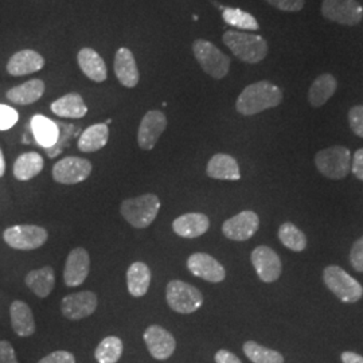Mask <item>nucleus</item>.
Returning <instances> with one entry per match:
<instances>
[{
	"label": "nucleus",
	"instance_id": "1",
	"mask_svg": "<svg viewBox=\"0 0 363 363\" xmlns=\"http://www.w3.org/2000/svg\"><path fill=\"white\" fill-rule=\"evenodd\" d=\"M283 101V91L269 81H259L247 85L237 99L235 109L244 116H253L267 109L276 108Z\"/></svg>",
	"mask_w": 363,
	"mask_h": 363
},
{
	"label": "nucleus",
	"instance_id": "2",
	"mask_svg": "<svg viewBox=\"0 0 363 363\" xmlns=\"http://www.w3.org/2000/svg\"><path fill=\"white\" fill-rule=\"evenodd\" d=\"M223 43L240 61L245 64H259L268 54L267 40L256 35L241 31H226L222 37Z\"/></svg>",
	"mask_w": 363,
	"mask_h": 363
},
{
	"label": "nucleus",
	"instance_id": "3",
	"mask_svg": "<svg viewBox=\"0 0 363 363\" xmlns=\"http://www.w3.org/2000/svg\"><path fill=\"white\" fill-rule=\"evenodd\" d=\"M160 201L155 194H144L121 202L120 213L136 229L148 228L159 213Z\"/></svg>",
	"mask_w": 363,
	"mask_h": 363
},
{
	"label": "nucleus",
	"instance_id": "4",
	"mask_svg": "<svg viewBox=\"0 0 363 363\" xmlns=\"http://www.w3.org/2000/svg\"><path fill=\"white\" fill-rule=\"evenodd\" d=\"M193 52L198 64L205 73L216 79L226 77L230 70V58L206 39H196L193 43Z\"/></svg>",
	"mask_w": 363,
	"mask_h": 363
},
{
	"label": "nucleus",
	"instance_id": "5",
	"mask_svg": "<svg viewBox=\"0 0 363 363\" xmlns=\"http://www.w3.org/2000/svg\"><path fill=\"white\" fill-rule=\"evenodd\" d=\"M318 171L330 179H343L351 171V152L343 145H334L315 156Z\"/></svg>",
	"mask_w": 363,
	"mask_h": 363
},
{
	"label": "nucleus",
	"instance_id": "6",
	"mask_svg": "<svg viewBox=\"0 0 363 363\" xmlns=\"http://www.w3.org/2000/svg\"><path fill=\"white\" fill-rule=\"evenodd\" d=\"M325 284L340 301L357 303L363 296V286L352 276L337 265H330L323 271Z\"/></svg>",
	"mask_w": 363,
	"mask_h": 363
},
{
	"label": "nucleus",
	"instance_id": "7",
	"mask_svg": "<svg viewBox=\"0 0 363 363\" xmlns=\"http://www.w3.org/2000/svg\"><path fill=\"white\" fill-rule=\"evenodd\" d=\"M166 298L172 311L183 315L198 311L203 304L202 292L194 286L181 280L169 281L166 289Z\"/></svg>",
	"mask_w": 363,
	"mask_h": 363
},
{
	"label": "nucleus",
	"instance_id": "8",
	"mask_svg": "<svg viewBox=\"0 0 363 363\" xmlns=\"http://www.w3.org/2000/svg\"><path fill=\"white\" fill-rule=\"evenodd\" d=\"M46 229L35 225H16L4 230L3 238L9 247L16 250H34L48 241Z\"/></svg>",
	"mask_w": 363,
	"mask_h": 363
},
{
	"label": "nucleus",
	"instance_id": "9",
	"mask_svg": "<svg viewBox=\"0 0 363 363\" xmlns=\"http://www.w3.org/2000/svg\"><path fill=\"white\" fill-rule=\"evenodd\" d=\"M322 13L327 21L357 26L363 19V7L357 0H323Z\"/></svg>",
	"mask_w": 363,
	"mask_h": 363
},
{
	"label": "nucleus",
	"instance_id": "10",
	"mask_svg": "<svg viewBox=\"0 0 363 363\" xmlns=\"http://www.w3.org/2000/svg\"><path fill=\"white\" fill-rule=\"evenodd\" d=\"M91 169L93 166L88 159L67 156L54 164L52 179L61 184H77L89 178Z\"/></svg>",
	"mask_w": 363,
	"mask_h": 363
},
{
	"label": "nucleus",
	"instance_id": "11",
	"mask_svg": "<svg viewBox=\"0 0 363 363\" xmlns=\"http://www.w3.org/2000/svg\"><path fill=\"white\" fill-rule=\"evenodd\" d=\"M250 261L253 264V268L261 281L264 283H273L277 281L281 276L283 265L279 255L273 250L272 247L261 245L257 247L250 255Z\"/></svg>",
	"mask_w": 363,
	"mask_h": 363
},
{
	"label": "nucleus",
	"instance_id": "12",
	"mask_svg": "<svg viewBox=\"0 0 363 363\" xmlns=\"http://www.w3.org/2000/svg\"><path fill=\"white\" fill-rule=\"evenodd\" d=\"M259 218L255 211L245 210L222 225V233L232 241H247L259 230Z\"/></svg>",
	"mask_w": 363,
	"mask_h": 363
},
{
	"label": "nucleus",
	"instance_id": "13",
	"mask_svg": "<svg viewBox=\"0 0 363 363\" xmlns=\"http://www.w3.org/2000/svg\"><path fill=\"white\" fill-rule=\"evenodd\" d=\"M166 128H167V117L163 112L160 111L147 112L138 132L139 147L144 151H151Z\"/></svg>",
	"mask_w": 363,
	"mask_h": 363
},
{
	"label": "nucleus",
	"instance_id": "14",
	"mask_svg": "<svg viewBox=\"0 0 363 363\" xmlns=\"http://www.w3.org/2000/svg\"><path fill=\"white\" fill-rule=\"evenodd\" d=\"M144 342L152 358L157 361H166L174 354L177 342L172 334L160 325H150L144 333Z\"/></svg>",
	"mask_w": 363,
	"mask_h": 363
},
{
	"label": "nucleus",
	"instance_id": "15",
	"mask_svg": "<svg viewBox=\"0 0 363 363\" xmlns=\"http://www.w3.org/2000/svg\"><path fill=\"white\" fill-rule=\"evenodd\" d=\"M97 308V296L91 291L67 295L61 301V311L66 319L81 320L91 316Z\"/></svg>",
	"mask_w": 363,
	"mask_h": 363
},
{
	"label": "nucleus",
	"instance_id": "16",
	"mask_svg": "<svg viewBox=\"0 0 363 363\" xmlns=\"http://www.w3.org/2000/svg\"><path fill=\"white\" fill-rule=\"evenodd\" d=\"M187 268L196 277L208 283H220L226 277V271L218 259L208 253H194L187 259Z\"/></svg>",
	"mask_w": 363,
	"mask_h": 363
},
{
	"label": "nucleus",
	"instance_id": "17",
	"mask_svg": "<svg viewBox=\"0 0 363 363\" xmlns=\"http://www.w3.org/2000/svg\"><path fill=\"white\" fill-rule=\"evenodd\" d=\"M91 271V256L86 249L76 247L66 259L64 281L67 286H81Z\"/></svg>",
	"mask_w": 363,
	"mask_h": 363
},
{
	"label": "nucleus",
	"instance_id": "18",
	"mask_svg": "<svg viewBox=\"0 0 363 363\" xmlns=\"http://www.w3.org/2000/svg\"><path fill=\"white\" fill-rule=\"evenodd\" d=\"M115 73L118 82L125 88H135L139 84V69L130 49L121 48L117 50L115 55Z\"/></svg>",
	"mask_w": 363,
	"mask_h": 363
},
{
	"label": "nucleus",
	"instance_id": "19",
	"mask_svg": "<svg viewBox=\"0 0 363 363\" xmlns=\"http://www.w3.org/2000/svg\"><path fill=\"white\" fill-rule=\"evenodd\" d=\"M45 66V60L39 52L34 50H21L15 52L7 64L9 74L21 77L37 73Z\"/></svg>",
	"mask_w": 363,
	"mask_h": 363
},
{
	"label": "nucleus",
	"instance_id": "20",
	"mask_svg": "<svg viewBox=\"0 0 363 363\" xmlns=\"http://www.w3.org/2000/svg\"><path fill=\"white\" fill-rule=\"evenodd\" d=\"M210 228L208 216L202 213H189L172 222V230L183 238H196L206 233Z\"/></svg>",
	"mask_w": 363,
	"mask_h": 363
},
{
	"label": "nucleus",
	"instance_id": "21",
	"mask_svg": "<svg viewBox=\"0 0 363 363\" xmlns=\"http://www.w3.org/2000/svg\"><path fill=\"white\" fill-rule=\"evenodd\" d=\"M206 174L213 179L218 181H238L241 172L237 160L228 154H217L208 160Z\"/></svg>",
	"mask_w": 363,
	"mask_h": 363
},
{
	"label": "nucleus",
	"instance_id": "22",
	"mask_svg": "<svg viewBox=\"0 0 363 363\" xmlns=\"http://www.w3.org/2000/svg\"><path fill=\"white\" fill-rule=\"evenodd\" d=\"M78 66L82 73L94 82H104L108 77V70L104 60L100 54L91 48H84L78 52Z\"/></svg>",
	"mask_w": 363,
	"mask_h": 363
},
{
	"label": "nucleus",
	"instance_id": "23",
	"mask_svg": "<svg viewBox=\"0 0 363 363\" xmlns=\"http://www.w3.org/2000/svg\"><path fill=\"white\" fill-rule=\"evenodd\" d=\"M10 318L13 333L18 337H31L35 333V320L31 308L25 301L15 300L10 307Z\"/></svg>",
	"mask_w": 363,
	"mask_h": 363
},
{
	"label": "nucleus",
	"instance_id": "24",
	"mask_svg": "<svg viewBox=\"0 0 363 363\" xmlns=\"http://www.w3.org/2000/svg\"><path fill=\"white\" fill-rule=\"evenodd\" d=\"M52 112L64 118H82L88 113V106L78 93H67L52 104Z\"/></svg>",
	"mask_w": 363,
	"mask_h": 363
},
{
	"label": "nucleus",
	"instance_id": "25",
	"mask_svg": "<svg viewBox=\"0 0 363 363\" xmlns=\"http://www.w3.org/2000/svg\"><path fill=\"white\" fill-rule=\"evenodd\" d=\"M45 93V82L42 79H30L7 91V99L16 105H30L37 103Z\"/></svg>",
	"mask_w": 363,
	"mask_h": 363
},
{
	"label": "nucleus",
	"instance_id": "26",
	"mask_svg": "<svg viewBox=\"0 0 363 363\" xmlns=\"http://www.w3.org/2000/svg\"><path fill=\"white\" fill-rule=\"evenodd\" d=\"M337 88V78L334 77L333 74H330V73L320 74L319 77L315 78L310 91H308L310 104L315 108L323 106L335 94Z\"/></svg>",
	"mask_w": 363,
	"mask_h": 363
},
{
	"label": "nucleus",
	"instance_id": "27",
	"mask_svg": "<svg viewBox=\"0 0 363 363\" xmlns=\"http://www.w3.org/2000/svg\"><path fill=\"white\" fill-rule=\"evenodd\" d=\"M151 271L148 265L144 262H133L127 271V286L130 295L135 298H142L147 292L151 284Z\"/></svg>",
	"mask_w": 363,
	"mask_h": 363
},
{
	"label": "nucleus",
	"instance_id": "28",
	"mask_svg": "<svg viewBox=\"0 0 363 363\" xmlns=\"http://www.w3.org/2000/svg\"><path fill=\"white\" fill-rule=\"evenodd\" d=\"M109 139V128L106 124H94L84 130L78 139L81 152H97L104 148Z\"/></svg>",
	"mask_w": 363,
	"mask_h": 363
},
{
	"label": "nucleus",
	"instance_id": "29",
	"mask_svg": "<svg viewBox=\"0 0 363 363\" xmlns=\"http://www.w3.org/2000/svg\"><path fill=\"white\" fill-rule=\"evenodd\" d=\"M31 130L35 142L45 150L52 147L60 135L58 124L42 115H35L31 118Z\"/></svg>",
	"mask_w": 363,
	"mask_h": 363
},
{
	"label": "nucleus",
	"instance_id": "30",
	"mask_svg": "<svg viewBox=\"0 0 363 363\" xmlns=\"http://www.w3.org/2000/svg\"><path fill=\"white\" fill-rule=\"evenodd\" d=\"M26 286L38 296L48 298L55 286V273L52 267H43L31 271L26 276Z\"/></svg>",
	"mask_w": 363,
	"mask_h": 363
},
{
	"label": "nucleus",
	"instance_id": "31",
	"mask_svg": "<svg viewBox=\"0 0 363 363\" xmlns=\"http://www.w3.org/2000/svg\"><path fill=\"white\" fill-rule=\"evenodd\" d=\"M43 169V157L38 152H26L19 156L13 163V177L21 182L35 178Z\"/></svg>",
	"mask_w": 363,
	"mask_h": 363
},
{
	"label": "nucleus",
	"instance_id": "32",
	"mask_svg": "<svg viewBox=\"0 0 363 363\" xmlns=\"http://www.w3.org/2000/svg\"><path fill=\"white\" fill-rule=\"evenodd\" d=\"M123 340L117 337H106L100 342L94 351V358L99 363H117L123 355Z\"/></svg>",
	"mask_w": 363,
	"mask_h": 363
},
{
	"label": "nucleus",
	"instance_id": "33",
	"mask_svg": "<svg viewBox=\"0 0 363 363\" xmlns=\"http://www.w3.org/2000/svg\"><path fill=\"white\" fill-rule=\"evenodd\" d=\"M279 240L294 252H303L307 247V237L292 222H286L279 229Z\"/></svg>",
	"mask_w": 363,
	"mask_h": 363
},
{
	"label": "nucleus",
	"instance_id": "34",
	"mask_svg": "<svg viewBox=\"0 0 363 363\" xmlns=\"http://www.w3.org/2000/svg\"><path fill=\"white\" fill-rule=\"evenodd\" d=\"M244 352L253 363H284V357L279 351L261 346L253 340L244 345Z\"/></svg>",
	"mask_w": 363,
	"mask_h": 363
},
{
	"label": "nucleus",
	"instance_id": "35",
	"mask_svg": "<svg viewBox=\"0 0 363 363\" xmlns=\"http://www.w3.org/2000/svg\"><path fill=\"white\" fill-rule=\"evenodd\" d=\"M222 18L225 23L230 26L240 28V30H250L256 31L259 30V22L252 13L242 11L240 9H230V7H223L222 9Z\"/></svg>",
	"mask_w": 363,
	"mask_h": 363
},
{
	"label": "nucleus",
	"instance_id": "36",
	"mask_svg": "<svg viewBox=\"0 0 363 363\" xmlns=\"http://www.w3.org/2000/svg\"><path fill=\"white\" fill-rule=\"evenodd\" d=\"M58 128H60V135H58L57 142H55V144H54L52 147L46 150L48 155L50 156V157H55L58 154H61L62 145L66 143V140H67L69 138H72L73 130H74L73 125H67V124H60Z\"/></svg>",
	"mask_w": 363,
	"mask_h": 363
},
{
	"label": "nucleus",
	"instance_id": "37",
	"mask_svg": "<svg viewBox=\"0 0 363 363\" xmlns=\"http://www.w3.org/2000/svg\"><path fill=\"white\" fill-rule=\"evenodd\" d=\"M19 120V113L13 109V106L0 104V130H9Z\"/></svg>",
	"mask_w": 363,
	"mask_h": 363
},
{
	"label": "nucleus",
	"instance_id": "38",
	"mask_svg": "<svg viewBox=\"0 0 363 363\" xmlns=\"http://www.w3.org/2000/svg\"><path fill=\"white\" fill-rule=\"evenodd\" d=\"M349 124L352 132L363 139V105L351 108L349 112Z\"/></svg>",
	"mask_w": 363,
	"mask_h": 363
},
{
	"label": "nucleus",
	"instance_id": "39",
	"mask_svg": "<svg viewBox=\"0 0 363 363\" xmlns=\"http://www.w3.org/2000/svg\"><path fill=\"white\" fill-rule=\"evenodd\" d=\"M274 9L286 13H298L304 7V0H265Z\"/></svg>",
	"mask_w": 363,
	"mask_h": 363
},
{
	"label": "nucleus",
	"instance_id": "40",
	"mask_svg": "<svg viewBox=\"0 0 363 363\" xmlns=\"http://www.w3.org/2000/svg\"><path fill=\"white\" fill-rule=\"evenodd\" d=\"M350 264L357 272H363V237L358 238L351 247Z\"/></svg>",
	"mask_w": 363,
	"mask_h": 363
},
{
	"label": "nucleus",
	"instance_id": "41",
	"mask_svg": "<svg viewBox=\"0 0 363 363\" xmlns=\"http://www.w3.org/2000/svg\"><path fill=\"white\" fill-rule=\"evenodd\" d=\"M38 363H76V358L69 351H54L42 358Z\"/></svg>",
	"mask_w": 363,
	"mask_h": 363
},
{
	"label": "nucleus",
	"instance_id": "42",
	"mask_svg": "<svg viewBox=\"0 0 363 363\" xmlns=\"http://www.w3.org/2000/svg\"><path fill=\"white\" fill-rule=\"evenodd\" d=\"M0 363H18L13 345L7 340H0Z\"/></svg>",
	"mask_w": 363,
	"mask_h": 363
},
{
	"label": "nucleus",
	"instance_id": "43",
	"mask_svg": "<svg viewBox=\"0 0 363 363\" xmlns=\"http://www.w3.org/2000/svg\"><path fill=\"white\" fill-rule=\"evenodd\" d=\"M351 169H352V174L359 179L363 181V148L358 150L354 157H352V163H351Z\"/></svg>",
	"mask_w": 363,
	"mask_h": 363
},
{
	"label": "nucleus",
	"instance_id": "44",
	"mask_svg": "<svg viewBox=\"0 0 363 363\" xmlns=\"http://www.w3.org/2000/svg\"><path fill=\"white\" fill-rule=\"evenodd\" d=\"M214 358H216V363H242L235 354L228 350L217 351Z\"/></svg>",
	"mask_w": 363,
	"mask_h": 363
},
{
	"label": "nucleus",
	"instance_id": "45",
	"mask_svg": "<svg viewBox=\"0 0 363 363\" xmlns=\"http://www.w3.org/2000/svg\"><path fill=\"white\" fill-rule=\"evenodd\" d=\"M342 362L343 363H363V357L357 354V352H352V351H345L342 354Z\"/></svg>",
	"mask_w": 363,
	"mask_h": 363
},
{
	"label": "nucleus",
	"instance_id": "46",
	"mask_svg": "<svg viewBox=\"0 0 363 363\" xmlns=\"http://www.w3.org/2000/svg\"><path fill=\"white\" fill-rule=\"evenodd\" d=\"M4 172H6V160H4V155L0 150V178L4 175Z\"/></svg>",
	"mask_w": 363,
	"mask_h": 363
}]
</instances>
